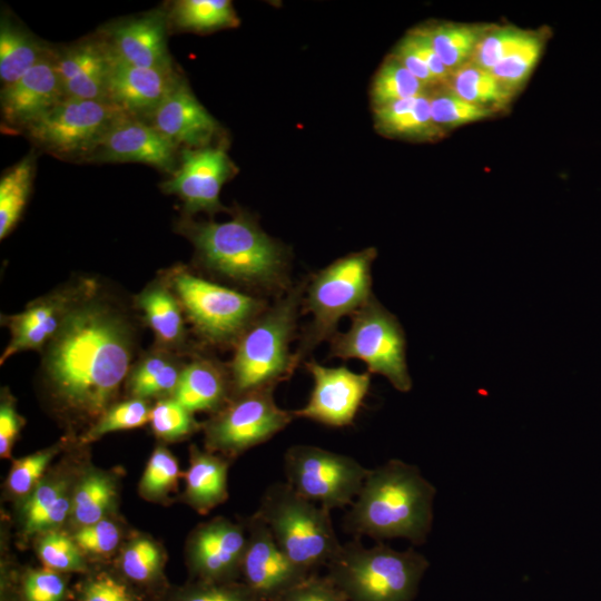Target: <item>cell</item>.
<instances>
[{
    "label": "cell",
    "mask_w": 601,
    "mask_h": 601,
    "mask_svg": "<svg viewBox=\"0 0 601 601\" xmlns=\"http://www.w3.org/2000/svg\"><path fill=\"white\" fill-rule=\"evenodd\" d=\"M131 357L127 319L100 300L79 299L49 343L45 372L65 407L98 420L110 407Z\"/></svg>",
    "instance_id": "6da1fadb"
},
{
    "label": "cell",
    "mask_w": 601,
    "mask_h": 601,
    "mask_svg": "<svg viewBox=\"0 0 601 601\" xmlns=\"http://www.w3.org/2000/svg\"><path fill=\"white\" fill-rule=\"evenodd\" d=\"M435 492L417 466L390 460L368 471L343 528L358 539L404 538L422 544L432 528Z\"/></svg>",
    "instance_id": "7a4b0ae2"
},
{
    "label": "cell",
    "mask_w": 601,
    "mask_h": 601,
    "mask_svg": "<svg viewBox=\"0 0 601 601\" xmlns=\"http://www.w3.org/2000/svg\"><path fill=\"white\" fill-rule=\"evenodd\" d=\"M178 228L208 269L269 292L287 290V255L246 213L225 223L183 219Z\"/></svg>",
    "instance_id": "3957f363"
},
{
    "label": "cell",
    "mask_w": 601,
    "mask_h": 601,
    "mask_svg": "<svg viewBox=\"0 0 601 601\" xmlns=\"http://www.w3.org/2000/svg\"><path fill=\"white\" fill-rule=\"evenodd\" d=\"M306 282L289 287L236 342L229 371L234 396L276 387L298 366L289 344L296 332Z\"/></svg>",
    "instance_id": "277c9868"
},
{
    "label": "cell",
    "mask_w": 601,
    "mask_h": 601,
    "mask_svg": "<svg viewBox=\"0 0 601 601\" xmlns=\"http://www.w3.org/2000/svg\"><path fill=\"white\" fill-rule=\"evenodd\" d=\"M327 577L349 601H413L428 561L383 542L367 548L358 538L342 543L326 565Z\"/></svg>",
    "instance_id": "5b68a950"
},
{
    "label": "cell",
    "mask_w": 601,
    "mask_h": 601,
    "mask_svg": "<svg viewBox=\"0 0 601 601\" xmlns=\"http://www.w3.org/2000/svg\"><path fill=\"white\" fill-rule=\"evenodd\" d=\"M256 514L280 551L309 574L326 566L342 545L331 510L304 497L287 482L274 483L265 491Z\"/></svg>",
    "instance_id": "8992f818"
},
{
    "label": "cell",
    "mask_w": 601,
    "mask_h": 601,
    "mask_svg": "<svg viewBox=\"0 0 601 601\" xmlns=\"http://www.w3.org/2000/svg\"><path fill=\"white\" fill-rule=\"evenodd\" d=\"M376 255L373 247L351 253L306 282L302 308L312 321L294 353L297 364L321 342L332 338L342 317L352 316L374 296L372 265Z\"/></svg>",
    "instance_id": "52a82bcc"
},
{
    "label": "cell",
    "mask_w": 601,
    "mask_h": 601,
    "mask_svg": "<svg viewBox=\"0 0 601 601\" xmlns=\"http://www.w3.org/2000/svg\"><path fill=\"white\" fill-rule=\"evenodd\" d=\"M329 343L331 356L362 359L368 373L385 376L397 391L411 390L404 331L374 296L352 315L349 328L336 332Z\"/></svg>",
    "instance_id": "ba28073f"
},
{
    "label": "cell",
    "mask_w": 601,
    "mask_h": 601,
    "mask_svg": "<svg viewBox=\"0 0 601 601\" xmlns=\"http://www.w3.org/2000/svg\"><path fill=\"white\" fill-rule=\"evenodd\" d=\"M171 287L196 329L215 344L236 343L267 308L259 298L176 269Z\"/></svg>",
    "instance_id": "9c48e42d"
},
{
    "label": "cell",
    "mask_w": 601,
    "mask_h": 601,
    "mask_svg": "<svg viewBox=\"0 0 601 601\" xmlns=\"http://www.w3.org/2000/svg\"><path fill=\"white\" fill-rule=\"evenodd\" d=\"M126 115L109 100L65 98L26 131L45 151L85 161L107 131Z\"/></svg>",
    "instance_id": "30bf717a"
},
{
    "label": "cell",
    "mask_w": 601,
    "mask_h": 601,
    "mask_svg": "<svg viewBox=\"0 0 601 601\" xmlns=\"http://www.w3.org/2000/svg\"><path fill=\"white\" fill-rule=\"evenodd\" d=\"M368 471L348 455L313 445H293L284 454L286 482L328 510L352 505Z\"/></svg>",
    "instance_id": "8fae6325"
},
{
    "label": "cell",
    "mask_w": 601,
    "mask_h": 601,
    "mask_svg": "<svg viewBox=\"0 0 601 601\" xmlns=\"http://www.w3.org/2000/svg\"><path fill=\"white\" fill-rule=\"evenodd\" d=\"M275 387H263L236 395L206 423L209 452L236 456L262 444L284 430L295 417L274 400Z\"/></svg>",
    "instance_id": "7c38bea8"
},
{
    "label": "cell",
    "mask_w": 601,
    "mask_h": 601,
    "mask_svg": "<svg viewBox=\"0 0 601 601\" xmlns=\"http://www.w3.org/2000/svg\"><path fill=\"white\" fill-rule=\"evenodd\" d=\"M235 173L236 167L225 145L181 148L177 169L160 187L165 194L181 199L188 217L198 211L214 215L226 210L220 204L219 194Z\"/></svg>",
    "instance_id": "4fadbf2b"
},
{
    "label": "cell",
    "mask_w": 601,
    "mask_h": 601,
    "mask_svg": "<svg viewBox=\"0 0 601 601\" xmlns=\"http://www.w3.org/2000/svg\"><path fill=\"white\" fill-rule=\"evenodd\" d=\"M313 377L307 404L295 410V417L308 418L332 427L352 425L368 393L371 373H355L346 366L327 367L306 362Z\"/></svg>",
    "instance_id": "5bb4252c"
},
{
    "label": "cell",
    "mask_w": 601,
    "mask_h": 601,
    "mask_svg": "<svg viewBox=\"0 0 601 601\" xmlns=\"http://www.w3.org/2000/svg\"><path fill=\"white\" fill-rule=\"evenodd\" d=\"M247 545L245 525L224 518L198 526L188 542V566L196 581H240Z\"/></svg>",
    "instance_id": "9a60e30c"
},
{
    "label": "cell",
    "mask_w": 601,
    "mask_h": 601,
    "mask_svg": "<svg viewBox=\"0 0 601 601\" xmlns=\"http://www.w3.org/2000/svg\"><path fill=\"white\" fill-rule=\"evenodd\" d=\"M247 545L240 581L260 601H273L308 575L279 549L266 523L255 513L246 522Z\"/></svg>",
    "instance_id": "2e32d148"
},
{
    "label": "cell",
    "mask_w": 601,
    "mask_h": 601,
    "mask_svg": "<svg viewBox=\"0 0 601 601\" xmlns=\"http://www.w3.org/2000/svg\"><path fill=\"white\" fill-rule=\"evenodd\" d=\"M178 147L149 122L126 115L101 138L88 162H141L170 175L178 166Z\"/></svg>",
    "instance_id": "e0dca14e"
},
{
    "label": "cell",
    "mask_w": 601,
    "mask_h": 601,
    "mask_svg": "<svg viewBox=\"0 0 601 601\" xmlns=\"http://www.w3.org/2000/svg\"><path fill=\"white\" fill-rule=\"evenodd\" d=\"M167 12L154 10L105 26L98 36L115 61L144 68L174 66L168 51Z\"/></svg>",
    "instance_id": "ac0fdd59"
},
{
    "label": "cell",
    "mask_w": 601,
    "mask_h": 601,
    "mask_svg": "<svg viewBox=\"0 0 601 601\" xmlns=\"http://www.w3.org/2000/svg\"><path fill=\"white\" fill-rule=\"evenodd\" d=\"M65 98L52 50L18 80L1 88L2 120L12 130H26Z\"/></svg>",
    "instance_id": "d6986e66"
},
{
    "label": "cell",
    "mask_w": 601,
    "mask_h": 601,
    "mask_svg": "<svg viewBox=\"0 0 601 601\" xmlns=\"http://www.w3.org/2000/svg\"><path fill=\"white\" fill-rule=\"evenodd\" d=\"M111 60L108 100L128 116L142 120L149 119L183 78L174 66L144 68Z\"/></svg>",
    "instance_id": "ffe728a7"
},
{
    "label": "cell",
    "mask_w": 601,
    "mask_h": 601,
    "mask_svg": "<svg viewBox=\"0 0 601 601\" xmlns=\"http://www.w3.org/2000/svg\"><path fill=\"white\" fill-rule=\"evenodd\" d=\"M148 122L178 148L209 146L219 124L197 100L184 78L149 117Z\"/></svg>",
    "instance_id": "44dd1931"
},
{
    "label": "cell",
    "mask_w": 601,
    "mask_h": 601,
    "mask_svg": "<svg viewBox=\"0 0 601 601\" xmlns=\"http://www.w3.org/2000/svg\"><path fill=\"white\" fill-rule=\"evenodd\" d=\"M53 61L66 98L108 100L112 60L99 36L53 50Z\"/></svg>",
    "instance_id": "7402d4cb"
},
{
    "label": "cell",
    "mask_w": 601,
    "mask_h": 601,
    "mask_svg": "<svg viewBox=\"0 0 601 601\" xmlns=\"http://www.w3.org/2000/svg\"><path fill=\"white\" fill-rule=\"evenodd\" d=\"M78 290H60L32 302L21 313L6 317L10 342L1 356V364L13 354L41 349L61 328L67 315L79 300Z\"/></svg>",
    "instance_id": "603a6c76"
},
{
    "label": "cell",
    "mask_w": 601,
    "mask_h": 601,
    "mask_svg": "<svg viewBox=\"0 0 601 601\" xmlns=\"http://www.w3.org/2000/svg\"><path fill=\"white\" fill-rule=\"evenodd\" d=\"M231 383L214 361L199 358L183 368L173 394L191 413L218 412L225 406Z\"/></svg>",
    "instance_id": "cb8c5ba5"
},
{
    "label": "cell",
    "mask_w": 601,
    "mask_h": 601,
    "mask_svg": "<svg viewBox=\"0 0 601 601\" xmlns=\"http://www.w3.org/2000/svg\"><path fill=\"white\" fill-rule=\"evenodd\" d=\"M72 491L70 480L65 476L39 482L21 504L24 533L32 535L58 530L70 516Z\"/></svg>",
    "instance_id": "d4e9b609"
},
{
    "label": "cell",
    "mask_w": 601,
    "mask_h": 601,
    "mask_svg": "<svg viewBox=\"0 0 601 601\" xmlns=\"http://www.w3.org/2000/svg\"><path fill=\"white\" fill-rule=\"evenodd\" d=\"M228 461L213 452L190 449V464L185 477V500L200 513H207L228 497Z\"/></svg>",
    "instance_id": "484cf974"
},
{
    "label": "cell",
    "mask_w": 601,
    "mask_h": 601,
    "mask_svg": "<svg viewBox=\"0 0 601 601\" xmlns=\"http://www.w3.org/2000/svg\"><path fill=\"white\" fill-rule=\"evenodd\" d=\"M376 128L384 135L414 140H433L443 130L432 118L428 92L375 108Z\"/></svg>",
    "instance_id": "4316f807"
},
{
    "label": "cell",
    "mask_w": 601,
    "mask_h": 601,
    "mask_svg": "<svg viewBox=\"0 0 601 601\" xmlns=\"http://www.w3.org/2000/svg\"><path fill=\"white\" fill-rule=\"evenodd\" d=\"M164 568L165 554L160 546L147 536H139L125 546L116 571L152 601H159L169 589Z\"/></svg>",
    "instance_id": "83f0119b"
},
{
    "label": "cell",
    "mask_w": 601,
    "mask_h": 601,
    "mask_svg": "<svg viewBox=\"0 0 601 601\" xmlns=\"http://www.w3.org/2000/svg\"><path fill=\"white\" fill-rule=\"evenodd\" d=\"M42 41L2 14L0 23V79L2 87L18 80L51 53Z\"/></svg>",
    "instance_id": "f1b7e54d"
},
{
    "label": "cell",
    "mask_w": 601,
    "mask_h": 601,
    "mask_svg": "<svg viewBox=\"0 0 601 601\" xmlns=\"http://www.w3.org/2000/svg\"><path fill=\"white\" fill-rule=\"evenodd\" d=\"M136 303L161 345L176 347L183 343L185 326L181 305L165 285H150L137 296Z\"/></svg>",
    "instance_id": "f546056e"
},
{
    "label": "cell",
    "mask_w": 601,
    "mask_h": 601,
    "mask_svg": "<svg viewBox=\"0 0 601 601\" xmlns=\"http://www.w3.org/2000/svg\"><path fill=\"white\" fill-rule=\"evenodd\" d=\"M117 500V484L102 471L87 472L72 491L70 520L77 529L106 519Z\"/></svg>",
    "instance_id": "4dcf8cb0"
},
{
    "label": "cell",
    "mask_w": 601,
    "mask_h": 601,
    "mask_svg": "<svg viewBox=\"0 0 601 601\" xmlns=\"http://www.w3.org/2000/svg\"><path fill=\"white\" fill-rule=\"evenodd\" d=\"M444 86L466 101L495 112L505 109L515 96L490 70L471 61L452 71Z\"/></svg>",
    "instance_id": "1f68e13d"
},
{
    "label": "cell",
    "mask_w": 601,
    "mask_h": 601,
    "mask_svg": "<svg viewBox=\"0 0 601 601\" xmlns=\"http://www.w3.org/2000/svg\"><path fill=\"white\" fill-rule=\"evenodd\" d=\"M167 16L169 28L193 32L233 28L239 22L231 2L227 0L175 1Z\"/></svg>",
    "instance_id": "d6a6232c"
},
{
    "label": "cell",
    "mask_w": 601,
    "mask_h": 601,
    "mask_svg": "<svg viewBox=\"0 0 601 601\" xmlns=\"http://www.w3.org/2000/svg\"><path fill=\"white\" fill-rule=\"evenodd\" d=\"M489 27L477 23L442 22L424 29L441 61L449 70L454 71L471 60Z\"/></svg>",
    "instance_id": "836d02e7"
},
{
    "label": "cell",
    "mask_w": 601,
    "mask_h": 601,
    "mask_svg": "<svg viewBox=\"0 0 601 601\" xmlns=\"http://www.w3.org/2000/svg\"><path fill=\"white\" fill-rule=\"evenodd\" d=\"M33 152L9 168L0 179V238L19 221L28 203L35 176Z\"/></svg>",
    "instance_id": "e575fe53"
},
{
    "label": "cell",
    "mask_w": 601,
    "mask_h": 601,
    "mask_svg": "<svg viewBox=\"0 0 601 601\" xmlns=\"http://www.w3.org/2000/svg\"><path fill=\"white\" fill-rule=\"evenodd\" d=\"M183 368L164 353L148 354L128 376V388L134 397L144 400L174 394Z\"/></svg>",
    "instance_id": "d590c367"
},
{
    "label": "cell",
    "mask_w": 601,
    "mask_h": 601,
    "mask_svg": "<svg viewBox=\"0 0 601 601\" xmlns=\"http://www.w3.org/2000/svg\"><path fill=\"white\" fill-rule=\"evenodd\" d=\"M393 55L378 69L373 80L371 97L374 108L428 92Z\"/></svg>",
    "instance_id": "8d00e7d4"
},
{
    "label": "cell",
    "mask_w": 601,
    "mask_h": 601,
    "mask_svg": "<svg viewBox=\"0 0 601 601\" xmlns=\"http://www.w3.org/2000/svg\"><path fill=\"white\" fill-rule=\"evenodd\" d=\"M76 601H152L116 570H93L72 589Z\"/></svg>",
    "instance_id": "74e56055"
},
{
    "label": "cell",
    "mask_w": 601,
    "mask_h": 601,
    "mask_svg": "<svg viewBox=\"0 0 601 601\" xmlns=\"http://www.w3.org/2000/svg\"><path fill=\"white\" fill-rule=\"evenodd\" d=\"M37 554L43 568L59 573L86 574L90 571L85 554L72 536L58 530L40 534Z\"/></svg>",
    "instance_id": "f35d334b"
},
{
    "label": "cell",
    "mask_w": 601,
    "mask_h": 601,
    "mask_svg": "<svg viewBox=\"0 0 601 601\" xmlns=\"http://www.w3.org/2000/svg\"><path fill=\"white\" fill-rule=\"evenodd\" d=\"M428 97L432 118L443 131L491 118L495 114L492 109L466 101L445 86L428 92Z\"/></svg>",
    "instance_id": "ab89813d"
},
{
    "label": "cell",
    "mask_w": 601,
    "mask_h": 601,
    "mask_svg": "<svg viewBox=\"0 0 601 601\" xmlns=\"http://www.w3.org/2000/svg\"><path fill=\"white\" fill-rule=\"evenodd\" d=\"M545 43L542 31H532L529 37L511 55L501 61L491 72L513 92L523 87L531 76Z\"/></svg>",
    "instance_id": "60d3db41"
},
{
    "label": "cell",
    "mask_w": 601,
    "mask_h": 601,
    "mask_svg": "<svg viewBox=\"0 0 601 601\" xmlns=\"http://www.w3.org/2000/svg\"><path fill=\"white\" fill-rule=\"evenodd\" d=\"M159 601H260L242 581H196L171 589Z\"/></svg>",
    "instance_id": "b9f144b4"
},
{
    "label": "cell",
    "mask_w": 601,
    "mask_h": 601,
    "mask_svg": "<svg viewBox=\"0 0 601 601\" xmlns=\"http://www.w3.org/2000/svg\"><path fill=\"white\" fill-rule=\"evenodd\" d=\"M531 30L514 26L494 27L485 31L477 43L471 62L492 71L529 37Z\"/></svg>",
    "instance_id": "7bdbcfd3"
},
{
    "label": "cell",
    "mask_w": 601,
    "mask_h": 601,
    "mask_svg": "<svg viewBox=\"0 0 601 601\" xmlns=\"http://www.w3.org/2000/svg\"><path fill=\"white\" fill-rule=\"evenodd\" d=\"M151 408L146 400H131L110 406L85 434L82 442H92L102 435L140 427L150 421Z\"/></svg>",
    "instance_id": "ee69618b"
},
{
    "label": "cell",
    "mask_w": 601,
    "mask_h": 601,
    "mask_svg": "<svg viewBox=\"0 0 601 601\" xmlns=\"http://www.w3.org/2000/svg\"><path fill=\"white\" fill-rule=\"evenodd\" d=\"M181 475L176 457L166 447L158 446L152 452L141 477L140 493L148 500L162 499L176 489Z\"/></svg>",
    "instance_id": "f6af8a7d"
},
{
    "label": "cell",
    "mask_w": 601,
    "mask_h": 601,
    "mask_svg": "<svg viewBox=\"0 0 601 601\" xmlns=\"http://www.w3.org/2000/svg\"><path fill=\"white\" fill-rule=\"evenodd\" d=\"M21 601H67L72 597L68 574L46 568L20 573Z\"/></svg>",
    "instance_id": "bcb514c9"
},
{
    "label": "cell",
    "mask_w": 601,
    "mask_h": 601,
    "mask_svg": "<svg viewBox=\"0 0 601 601\" xmlns=\"http://www.w3.org/2000/svg\"><path fill=\"white\" fill-rule=\"evenodd\" d=\"M149 422L154 433L165 441L183 439L199 426L193 413L174 397L157 402L151 408Z\"/></svg>",
    "instance_id": "7dc6e473"
},
{
    "label": "cell",
    "mask_w": 601,
    "mask_h": 601,
    "mask_svg": "<svg viewBox=\"0 0 601 601\" xmlns=\"http://www.w3.org/2000/svg\"><path fill=\"white\" fill-rule=\"evenodd\" d=\"M121 530L106 518L75 531L72 539L85 556L102 559L110 556L120 543Z\"/></svg>",
    "instance_id": "c3c4849f"
},
{
    "label": "cell",
    "mask_w": 601,
    "mask_h": 601,
    "mask_svg": "<svg viewBox=\"0 0 601 601\" xmlns=\"http://www.w3.org/2000/svg\"><path fill=\"white\" fill-rule=\"evenodd\" d=\"M56 453L57 447H50L13 461L7 479V487L10 493L27 497L39 484Z\"/></svg>",
    "instance_id": "681fc988"
},
{
    "label": "cell",
    "mask_w": 601,
    "mask_h": 601,
    "mask_svg": "<svg viewBox=\"0 0 601 601\" xmlns=\"http://www.w3.org/2000/svg\"><path fill=\"white\" fill-rule=\"evenodd\" d=\"M273 601H349L327 577L313 573Z\"/></svg>",
    "instance_id": "f907efd6"
},
{
    "label": "cell",
    "mask_w": 601,
    "mask_h": 601,
    "mask_svg": "<svg viewBox=\"0 0 601 601\" xmlns=\"http://www.w3.org/2000/svg\"><path fill=\"white\" fill-rule=\"evenodd\" d=\"M404 39L427 66L437 82L443 86L446 85L452 71L444 66L436 55L424 27L410 31Z\"/></svg>",
    "instance_id": "816d5d0a"
},
{
    "label": "cell",
    "mask_w": 601,
    "mask_h": 601,
    "mask_svg": "<svg viewBox=\"0 0 601 601\" xmlns=\"http://www.w3.org/2000/svg\"><path fill=\"white\" fill-rule=\"evenodd\" d=\"M22 426V417L18 414L12 398L2 395L0 405V455L9 457L12 446Z\"/></svg>",
    "instance_id": "f5cc1de1"
},
{
    "label": "cell",
    "mask_w": 601,
    "mask_h": 601,
    "mask_svg": "<svg viewBox=\"0 0 601 601\" xmlns=\"http://www.w3.org/2000/svg\"><path fill=\"white\" fill-rule=\"evenodd\" d=\"M393 56L427 88L440 85L404 38L396 46Z\"/></svg>",
    "instance_id": "db71d44e"
}]
</instances>
